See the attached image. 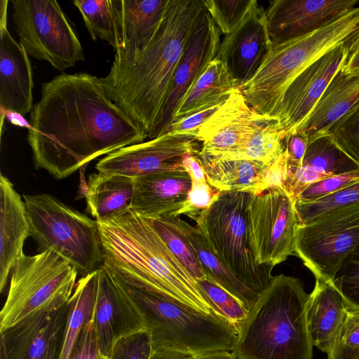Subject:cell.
<instances>
[{
	"instance_id": "cell-1",
	"label": "cell",
	"mask_w": 359,
	"mask_h": 359,
	"mask_svg": "<svg viewBox=\"0 0 359 359\" xmlns=\"http://www.w3.org/2000/svg\"><path fill=\"white\" fill-rule=\"evenodd\" d=\"M29 118L27 140L34 167L57 180L147 138L108 97L100 78L86 72L61 74L43 83Z\"/></svg>"
},
{
	"instance_id": "cell-2",
	"label": "cell",
	"mask_w": 359,
	"mask_h": 359,
	"mask_svg": "<svg viewBox=\"0 0 359 359\" xmlns=\"http://www.w3.org/2000/svg\"><path fill=\"white\" fill-rule=\"evenodd\" d=\"M203 0H170L148 46L114 55L108 74L100 78L108 97L154 139L168 98L175 72Z\"/></svg>"
},
{
	"instance_id": "cell-3",
	"label": "cell",
	"mask_w": 359,
	"mask_h": 359,
	"mask_svg": "<svg viewBox=\"0 0 359 359\" xmlns=\"http://www.w3.org/2000/svg\"><path fill=\"white\" fill-rule=\"evenodd\" d=\"M97 222L102 265L126 284L197 311L213 312L198 281L170 251L149 218L128 210Z\"/></svg>"
},
{
	"instance_id": "cell-4",
	"label": "cell",
	"mask_w": 359,
	"mask_h": 359,
	"mask_svg": "<svg viewBox=\"0 0 359 359\" xmlns=\"http://www.w3.org/2000/svg\"><path fill=\"white\" fill-rule=\"evenodd\" d=\"M309 298L299 278L273 276L239 325L231 351L238 359H312Z\"/></svg>"
},
{
	"instance_id": "cell-5",
	"label": "cell",
	"mask_w": 359,
	"mask_h": 359,
	"mask_svg": "<svg viewBox=\"0 0 359 359\" xmlns=\"http://www.w3.org/2000/svg\"><path fill=\"white\" fill-rule=\"evenodd\" d=\"M359 29V7L311 34L273 44L254 76L239 88L248 106L270 119L292 81Z\"/></svg>"
},
{
	"instance_id": "cell-6",
	"label": "cell",
	"mask_w": 359,
	"mask_h": 359,
	"mask_svg": "<svg viewBox=\"0 0 359 359\" xmlns=\"http://www.w3.org/2000/svg\"><path fill=\"white\" fill-rule=\"evenodd\" d=\"M124 284L143 317L154 351L194 357L233 350L237 328L215 313L197 311Z\"/></svg>"
},
{
	"instance_id": "cell-7",
	"label": "cell",
	"mask_w": 359,
	"mask_h": 359,
	"mask_svg": "<svg viewBox=\"0 0 359 359\" xmlns=\"http://www.w3.org/2000/svg\"><path fill=\"white\" fill-rule=\"evenodd\" d=\"M30 236L39 252L53 249L81 276L103 264L97 222L48 194L23 195Z\"/></svg>"
},
{
	"instance_id": "cell-8",
	"label": "cell",
	"mask_w": 359,
	"mask_h": 359,
	"mask_svg": "<svg viewBox=\"0 0 359 359\" xmlns=\"http://www.w3.org/2000/svg\"><path fill=\"white\" fill-rule=\"evenodd\" d=\"M78 274L74 266L51 248L34 255L22 253L11 273L0 312V332L39 311L67 303Z\"/></svg>"
},
{
	"instance_id": "cell-9",
	"label": "cell",
	"mask_w": 359,
	"mask_h": 359,
	"mask_svg": "<svg viewBox=\"0 0 359 359\" xmlns=\"http://www.w3.org/2000/svg\"><path fill=\"white\" fill-rule=\"evenodd\" d=\"M251 194L221 191L196 221L213 254L243 283L259 294L269 284L273 266L258 265L248 237L246 205Z\"/></svg>"
},
{
	"instance_id": "cell-10",
	"label": "cell",
	"mask_w": 359,
	"mask_h": 359,
	"mask_svg": "<svg viewBox=\"0 0 359 359\" xmlns=\"http://www.w3.org/2000/svg\"><path fill=\"white\" fill-rule=\"evenodd\" d=\"M20 43L29 55L60 72L85 60L79 38L55 0H11Z\"/></svg>"
},
{
	"instance_id": "cell-11",
	"label": "cell",
	"mask_w": 359,
	"mask_h": 359,
	"mask_svg": "<svg viewBox=\"0 0 359 359\" xmlns=\"http://www.w3.org/2000/svg\"><path fill=\"white\" fill-rule=\"evenodd\" d=\"M245 212L248 243L257 264L274 267L294 254L299 219L294 201L283 187L251 194Z\"/></svg>"
},
{
	"instance_id": "cell-12",
	"label": "cell",
	"mask_w": 359,
	"mask_h": 359,
	"mask_svg": "<svg viewBox=\"0 0 359 359\" xmlns=\"http://www.w3.org/2000/svg\"><path fill=\"white\" fill-rule=\"evenodd\" d=\"M359 245V205L330 212L299 225L294 254L316 279L332 282L348 255Z\"/></svg>"
},
{
	"instance_id": "cell-13",
	"label": "cell",
	"mask_w": 359,
	"mask_h": 359,
	"mask_svg": "<svg viewBox=\"0 0 359 359\" xmlns=\"http://www.w3.org/2000/svg\"><path fill=\"white\" fill-rule=\"evenodd\" d=\"M196 137L167 133L148 141L121 148L101 158L98 172L132 178L175 170H185L184 157L198 154Z\"/></svg>"
},
{
	"instance_id": "cell-14",
	"label": "cell",
	"mask_w": 359,
	"mask_h": 359,
	"mask_svg": "<svg viewBox=\"0 0 359 359\" xmlns=\"http://www.w3.org/2000/svg\"><path fill=\"white\" fill-rule=\"evenodd\" d=\"M344 42L330 50L302 72L287 87L270 120L285 132H295L309 117L334 74L343 66Z\"/></svg>"
},
{
	"instance_id": "cell-15",
	"label": "cell",
	"mask_w": 359,
	"mask_h": 359,
	"mask_svg": "<svg viewBox=\"0 0 359 359\" xmlns=\"http://www.w3.org/2000/svg\"><path fill=\"white\" fill-rule=\"evenodd\" d=\"M220 32L204 6L194 25L175 72L154 138L166 133L186 96L216 57L221 43Z\"/></svg>"
},
{
	"instance_id": "cell-16",
	"label": "cell",
	"mask_w": 359,
	"mask_h": 359,
	"mask_svg": "<svg viewBox=\"0 0 359 359\" xmlns=\"http://www.w3.org/2000/svg\"><path fill=\"white\" fill-rule=\"evenodd\" d=\"M98 270L94 332L98 352L109 357L117 339L146 328L140 311L124 283L103 265Z\"/></svg>"
},
{
	"instance_id": "cell-17",
	"label": "cell",
	"mask_w": 359,
	"mask_h": 359,
	"mask_svg": "<svg viewBox=\"0 0 359 359\" xmlns=\"http://www.w3.org/2000/svg\"><path fill=\"white\" fill-rule=\"evenodd\" d=\"M358 0H273L265 10L272 45L311 34L355 8Z\"/></svg>"
},
{
	"instance_id": "cell-18",
	"label": "cell",
	"mask_w": 359,
	"mask_h": 359,
	"mask_svg": "<svg viewBox=\"0 0 359 359\" xmlns=\"http://www.w3.org/2000/svg\"><path fill=\"white\" fill-rule=\"evenodd\" d=\"M67 316L68 302L0 332V353L5 359H59Z\"/></svg>"
},
{
	"instance_id": "cell-19",
	"label": "cell",
	"mask_w": 359,
	"mask_h": 359,
	"mask_svg": "<svg viewBox=\"0 0 359 359\" xmlns=\"http://www.w3.org/2000/svg\"><path fill=\"white\" fill-rule=\"evenodd\" d=\"M267 121L247 104L239 88L201 126L196 139L198 156H217L245 142Z\"/></svg>"
},
{
	"instance_id": "cell-20",
	"label": "cell",
	"mask_w": 359,
	"mask_h": 359,
	"mask_svg": "<svg viewBox=\"0 0 359 359\" xmlns=\"http://www.w3.org/2000/svg\"><path fill=\"white\" fill-rule=\"evenodd\" d=\"M8 2L0 1V103L5 111L22 116L33 107V74L28 53L8 30Z\"/></svg>"
},
{
	"instance_id": "cell-21",
	"label": "cell",
	"mask_w": 359,
	"mask_h": 359,
	"mask_svg": "<svg viewBox=\"0 0 359 359\" xmlns=\"http://www.w3.org/2000/svg\"><path fill=\"white\" fill-rule=\"evenodd\" d=\"M271 46L265 10L259 6L238 28L225 35L215 58L226 65L239 88L254 76Z\"/></svg>"
},
{
	"instance_id": "cell-22",
	"label": "cell",
	"mask_w": 359,
	"mask_h": 359,
	"mask_svg": "<svg viewBox=\"0 0 359 359\" xmlns=\"http://www.w3.org/2000/svg\"><path fill=\"white\" fill-rule=\"evenodd\" d=\"M191 187L186 170L135 177L130 210L148 218L175 214L182 207Z\"/></svg>"
},
{
	"instance_id": "cell-23",
	"label": "cell",
	"mask_w": 359,
	"mask_h": 359,
	"mask_svg": "<svg viewBox=\"0 0 359 359\" xmlns=\"http://www.w3.org/2000/svg\"><path fill=\"white\" fill-rule=\"evenodd\" d=\"M30 236L25 205L13 183L0 175V292L23 252L25 240Z\"/></svg>"
},
{
	"instance_id": "cell-24",
	"label": "cell",
	"mask_w": 359,
	"mask_h": 359,
	"mask_svg": "<svg viewBox=\"0 0 359 359\" xmlns=\"http://www.w3.org/2000/svg\"><path fill=\"white\" fill-rule=\"evenodd\" d=\"M348 304L332 283L316 279L306 306V322L313 346L327 354L338 344Z\"/></svg>"
},
{
	"instance_id": "cell-25",
	"label": "cell",
	"mask_w": 359,
	"mask_h": 359,
	"mask_svg": "<svg viewBox=\"0 0 359 359\" xmlns=\"http://www.w3.org/2000/svg\"><path fill=\"white\" fill-rule=\"evenodd\" d=\"M359 101V69L334 74L313 111L295 130L304 133L309 143L323 135Z\"/></svg>"
},
{
	"instance_id": "cell-26",
	"label": "cell",
	"mask_w": 359,
	"mask_h": 359,
	"mask_svg": "<svg viewBox=\"0 0 359 359\" xmlns=\"http://www.w3.org/2000/svg\"><path fill=\"white\" fill-rule=\"evenodd\" d=\"M170 0H119L121 48L114 55L142 50L151 42L163 18Z\"/></svg>"
},
{
	"instance_id": "cell-27",
	"label": "cell",
	"mask_w": 359,
	"mask_h": 359,
	"mask_svg": "<svg viewBox=\"0 0 359 359\" xmlns=\"http://www.w3.org/2000/svg\"><path fill=\"white\" fill-rule=\"evenodd\" d=\"M208 184L220 191H242L257 194L266 189L269 165L243 160H218L198 156Z\"/></svg>"
},
{
	"instance_id": "cell-28",
	"label": "cell",
	"mask_w": 359,
	"mask_h": 359,
	"mask_svg": "<svg viewBox=\"0 0 359 359\" xmlns=\"http://www.w3.org/2000/svg\"><path fill=\"white\" fill-rule=\"evenodd\" d=\"M168 215L196 252L206 278L237 298L250 310L257 302L259 294L243 283L213 254L196 226H191L179 216Z\"/></svg>"
},
{
	"instance_id": "cell-29",
	"label": "cell",
	"mask_w": 359,
	"mask_h": 359,
	"mask_svg": "<svg viewBox=\"0 0 359 359\" xmlns=\"http://www.w3.org/2000/svg\"><path fill=\"white\" fill-rule=\"evenodd\" d=\"M134 178L118 175L92 173L85 194L87 211L95 220H104L128 210L133 200Z\"/></svg>"
},
{
	"instance_id": "cell-30",
	"label": "cell",
	"mask_w": 359,
	"mask_h": 359,
	"mask_svg": "<svg viewBox=\"0 0 359 359\" xmlns=\"http://www.w3.org/2000/svg\"><path fill=\"white\" fill-rule=\"evenodd\" d=\"M238 88L226 65L215 58L190 90L174 116L173 122L226 102Z\"/></svg>"
},
{
	"instance_id": "cell-31",
	"label": "cell",
	"mask_w": 359,
	"mask_h": 359,
	"mask_svg": "<svg viewBox=\"0 0 359 359\" xmlns=\"http://www.w3.org/2000/svg\"><path fill=\"white\" fill-rule=\"evenodd\" d=\"M99 270L81 276L68 302V316L59 359H70L85 324L92 318L97 297Z\"/></svg>"
},
{
	"instance_id": "cell-32",
	"label": "cell",
	"mask_w": 359,
	"mask_h": 359,
	"mask_svg": "<svg viewBox=\"0 0 359 359\" xmlns=\"http://www.w3.org/2000/svg\"><path fill=\"white\" fill-rule=\"evenodd\" d=\"M119 0H75L86 27L93 40L100 38L115 50L121 48L122 41L118 12Z\"/></svg>"
},
{
	"instance_id": "cell-33",
	"label": "cell",
	"mask_w": 359,
	"mask_h": 359,
	"mask_svg": "<svg viewBox=\"0 0 359 359\" xmlns=\"http://www.w3.org/2000/svg\"><path fill=\"white\" fill-rule=\"evenodd\" d=\"M285 139V132L279 130L274 121H267L241 145L224 154L209 157L218 160H249L271 165L283 154Z\"/></svg>"
},
{
	"instance_id": "cell-34",
	"label": "cell",
	"mask_w": 359,
	"mask_h": 359,
	"mask_svg": "<svg viewBox=\"0 0 359 359\" xmlns=\"http://www.w3.org/2000/svg\"><path fill=\"white\" fill-rule=\"evenodd\" d=\"M302 165L327 177L359 170V164L326 134L309 142Z\"/></svg>"
},
{
	"instance_id": "cell-35",
	"label": "cell",
	"mask_w": 359,
	"mask_h": 359,
	"mask_svg": "<svg viewBox=\"0 0 359 359\" xmlns=\"http://www.w3.org/2000/svg\"><path fill=\"white\" fill-rule=\"evenodd\" d=\"M358 205H359V180L316 201L294 202L299 225L307 224L330 212Z\"/></svg>"
},
{
	"instance_id": "cell-36",
	"label": "cell",
	"mask_w": 359,
	"mask_h": 359,
	"mask_svg": "<svg viewBox=\"0 0 359 359\" xmlns=\"http://www.w3.org/2000/svg\"><path fill=\"white\" fill-rule=\"evenodd\" d=\"M170 251L196 280L206 278L201 263L187 240L173 225L168 215L149 218Z\"/></svg>"
},
{
	"instance_id": "cell-37",
	"label": "cell",
	"mask_w": 359,
	"mask_h": 359,
	"mask_svg": "<svg viewBox=\"0 0 359 359\" xmlns=\"http://www.w3.org/2000/svg\"><path fill=\"white\" fill-rule=\"evenodd\" d=\"M220 32L226 35L238 28L259 6L256 0H203Z\"/></svg>"
},
{
	"instance_id": "cell-38",
	"label": "cell",
	"mask_w": 359,
	"mask_h": 359,
	"mask_svg": "<svg viewBox=\"0 0 359 359\" xmlns=\"http://www.w3.org/2000/svg\"><path fill=\"white\" fill-rule=\"evenodd\" d=\"M197 281L212 311L238 329L249 311L243 302L207 278Z\"/></svg>"
},
{
	"instance_id": "cell-39",
	"label": "cell",
	"mask_w": 359,
	"mask_h": 359,
	"mask_svg": "<svg viewBox=\"0 0 359 359\" xmlns=\"http://www.w3.org/2000/svg\"><path fill=\"white\" fill-rule=\"evenodd\" d=\"M325 134L359 164V101Z\"/></svg>"
},
{
	"instance_id": "cell-40",
	"label": "cell",
	"mask_w": 359,
	"mask_h": 359,
	"mask_svg": "<svg viewBox=\"0 0 359 359\" xmlns=\"http://www.w3.org/2000/svg\"><path fill=\"white\" fill-rule=\"evenodd\" d=\"M332 283L348 305L359 308V245L344 259Z\"/></svg>"
},
{
	"instance_id": "cell-41",
	"label": "cell",
	"mask_w": 359,
	"mask_h": 359,
	"mask_svg": "<svg viewBox=\"0 0 359 359\" xmlns=\"http://www.w3.org/2000/svg\"><path fill=\"white\" fill-rule=\"evenodd\" d=\"M153 352L149 332L142 330L117 339L108 358L151 359Z\"/></svg>"
},
{
	"instance_id": "cell-42",
	"label": "cell",
	"mask_w": 359,
	"mask_h": 359,
	"mask_svg": "<svg viewBox=\"0 0 359 359\" xmlns=\"http://www.w3.org/2000/svg\"><path fill=\"white\" fill-rule=\"evenodd\" d=\"M220 191L211 187L208 181H191V187L182 207L174 215L184 214L195 222L217 198Z\"/></svg>"
},
{
	"instance_id": "cell-43",
	"label": "cell",
	"mask_w": 359,
	"mask_h": 359,
	"mask_svg": "<svg viewBox=\"0 0 359 359\" xmlns=\"http://www.w3.org/2000/svg\"><path fill=\"white\" fill-rule=\"evenodd\" d=\"M358 180L359 170L326 177L308 187L295 201H316L340 190Z\"/></svg>"
},
{
	"instance_id": "cell-44",
	"label": "cell",
	"mask_w": 359,
	"mask_h": 359,
	"mask_svg": "<svg viewBox=\"0 0 359 359\" xmlns=\"http://www.w3.org/2000/svg\"><path fill=\"white\" fill-rule=\"evenodd\" d=\"M222 104L209 107L185 118L174 121L168 128L165 133H170L176 135H187L196 137L201 126L217 110Z\"/></svg>"
},
{
	"instance_id": "cell-45",
	"label": "cell",
	"mask_w": 359,
	"mask_h": 359,
	"mask_svg": "<svg viewBox=\"0 0 359 359\" xmlns=\"http://www.w3.org/2000/svg\"><path fill=\"white\" fill-rule=\"evenodd\" d=\"M98 353L94 332L93 316L83 327L70 359H96Z\"/></svg>"
},
{
	"instance_id": "cell-46",
	"label": "cell",
	"mask_w": 359,
	"mask_h": 359,
	"mask_svg": "<svg viewBox=\"0 0 359 359\" xmlns=\"http://www.w3.org/2000/svg\"><path fill=\"white\" fill-rule=\"evenodd\" d=\"M285 142L288 166L300 167L309 145L308 135L302 132L294 133L285 137Z\"/></svg>"
},
{
	"instance_id": "cell-47",
	"label": "cell",
	"mask_w": 359,
	"mask_h": 359,
	"mask_svg": "<svg viewBox=\"0 0 359 359\" xmlns=\"http://www.w3.org/2000/svg\"><path fill=\"white\" fill-rule=\"evenodd\" d=\"M338 344L359 348V308L348 305Z\"/></svg>"
},
{
	"instance_id": "cell-48",
	"label": "cell",
	"mask_w": 359,
	"mask_h": 359,
	"mask_svg": "<svg viewBox=\"0 0 359 359\" xmlns=\"http://www.w3.org/2000/svg\"><path fill=\"white\" fill-rule=\"evenodd\" d=\"M345 61L342 66L344 71L359 69V29L344 42Z\"/></svg>"
},
{
	"instance_id": "cell-49",
	"label": "cell",
	"mask_w": 359,
	"mask_h": 359,
	"mask_svg": "<svg viewBox=\"0 0 359 359\" xmlns=\"http://www.w3.org/2000/svg\"><path fill=\"white\" fill-rule=\"evenodd\" d=\"M183 166L191 181H207L204 169L197 154H187L184 158Z\"/></svg>"
},
{
	"instance_id": "cell-50",
	"label": "cell",
	"mask_w": 359,
	"mask_h": 359,
	"mask_svg": "<svg viewBox=\"0 0 359 359\" xmlns=\"http://www.w3.org/2000/svg\"><path fill=\"white\" fill-rule=\"evenodd\" d=\"M327 359H359V348L337 344L327 353Z\"/></svg>"
},
{
	"instance_id": "cell-51",
	"label": "cell",
	"mask_w": 359,
	"mask_h": 359,
	"mask_svg": "<svg viewBox=\"0 0 359 359\" xmlns=\"http://www.w3.org/2000/svg\"><path fill=\"white\" fill-rule=\"evenodd\" d=\"M192 359H238L232 351H219L195 355Z\"/></svg>"
},
{
	"instance_id": "cell-52",
	"label": "cell",
	"mask_w": 359,
	"mask_h": 359,
	"mask_svg": "<svg viewBox=\"0 0 359 359\" xmlns=\"http://www.w3.org/2000/svg\"><path fill=\"white\" fill-rule=\"evenodd\" d=\"M151 359H192V356L176 353L154 351Z\"/></svg>"
},
{
	"instance_id": "cell-53",
	"label": "cell",
	"mask_w": 359,
	"mask_h": 359,
	"mask_svg": "<svg viewBox=\"0 0 359 359\" xmlns=\"http://www.w3.org/2000/svg\"><path fill=\"white\" fill-rule=\"evenodd\" d=\"M96 359H109L108 357L107 356H104L102 354H100L99 352L97 353V358Z\"/></svg>"
},
{
	"instance_id": "cell-54",
	"label": "cell",
	"mask_w": 359,
	"mask_h": 359,
	"mask_svg": "<svg viewBox=\"0 0 359 359\" xmlns=\"http://www.w3.org/2000/svg\"><path fill=\"white\" fill-rule=\"evenodd\" d=\"M0 359H5V358L4 357V355L0 353Z\"/></svg>"
}]
</instances>
